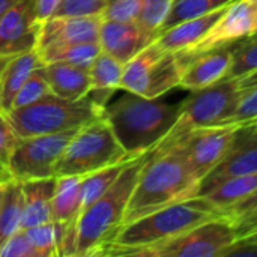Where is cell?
I'll list each match as a JSON object with an SVG mask.
<instances>
[{
    "label": "cell",
    "instance_id": "83f0119b",
    "mask_svg": "<svg viewBox=\"0 0 257 257\" xmlns=\"http://www.w3.org/2000/svg\"><path fill=\"white\" fill-rule=\"evenodd\" d=\"M24 232L36 251V257H60V245L66 232V226L47 221L27 227Z\"/></svg>",
    "mask_w": 257,
    "mask_h": 257
},
{
    "label": "cell",
    "instance_id": "7c38bea8",
    "mask_svg": "<svg viewBox=\"0 0 257 257\" xmlns=\"http://www.w3.org/2000/svg\"><path fill=\"white\" fill-rule=\"evenodd\" d=\"M257 33V0H233L227 5L209 32L191 48L184 50L190 57L224 44H233Z\"/></svg>",
    "mask_w": 257,
    "mask_h": 257
},
{
    "label": "cell",
    "instance_id": "f546056e",
    "mask_svg": "<svg viewBox=\"0 0 257 257\" xmlns=\"http://www.w3.org/2000/svg\"><path fill=\"white\" fill-rule=\"evenodd\" d=\"M233 0H175L173 6L170 9V14L161 29H169L181 21L202 17L206 14H211L214 11H218L227 5H230Z\"/></svg>",
    "mask_w": 257,
    "mask_h": 257
},
{
    "label": "cell",
    "instance_id": "d4e9b609",
    "mask_svg": "<svg viewBox=\"0 0 257 257\" xmlns=\"http://www.w3.org/2000/svg\"><path fill=\"white\" fill-rule=\"evenodd\" d=\"M99 41L92 42H72V44H60L47 48L38 50L41 60L44 63L51 62H63L81 68H90L98 54L101 53Z\"/></svg>",
    "mask_w": 257,
    "mask_h": 257
},
{
    "label": "cell",
    "instance_id": "277c9868",
    "mask_svg": "<svg viewBox=\"0 0 257 257\" xmlns=\"http://www.w3.org/2000/svg\"><path fill=\"white\" fill-rule=\"evenodd\" d=\"M148 152L133 158L111 187L77 218L74 257L101 256L123 223V215Z\"/></svg>",
    "mask_w": 257,
    "mask_h": 257
},
{
    "label": "cell",
    "instance_id": "4fadbf2b",
    "mask_svg": "<svg viewBox=\"0 0 257 257\" xmlns=\"http://www.w3.org/2000/svg\"><path fill=\"white\" fill-rule=\"evenodd\" d=\"M257 172V120L241 123L235 137L223 155L221 161L202 181L200 191H206L212 185L239 175Z\"/></svg>",
    "mask_w": 257,
    "mask_h": 257
},
{
    "label": "cell",
    "instance_id": "ab89813d",
    "mask_svg": "<svg viewBox=\"0 0 257 257\" xmlns=\"http://www.w3.org/2000/svg\"><path fill=\"white\" fill-rule=\"evenodd\" d=\"M60 3H62V0H30L35 17L39 23L53 17L56 14L57 8L60 6Z\"/></svg>",
    "mask_w": 257,
    "mask_h": 257
},
{
    "label": "cell",
    "instance_id": "f35d334b",
    "mask_svg": "<svg viewBox=\"0 0 257 257\" xmlns=\"http://www.w3.org/2000/svg\"><path fill=\"white\" fill-rule=\"evenodd\" d=\"M220 257H257V239L253 236L239 238L224 248Z\"/></svg>",
    "mask_w": 257,
    "mask_h": 257
},
{
    "label": "cell",
    "instance_id": "7a4b0ae2",
    "mask_svg": "<svg viewBox=\"0 0 257 257\" xmlns=\"http://www.w3.org/2000/svg\"><path fill=\"white\" fill-rule=\"evenodd\" d=\"M221 215L202 196H194L120 226L101 256L130 257L137 250L164 242Z\"/></svg>",
    "mask_w": 257,
    "mask_h": 257
},
{
    "label": "cell",
    "instance_id": "6da1fadb",
    "mask_svg": "<svg viewBox=\"0 0 257 257\" xmlns=\"http://www.w3.org/2000/svg\"><path fill=\"white\" fill-rule=\"evenodd\" d=\"M200 185L202 182L193 173L181 143L151 149L130 197L122 226L161 208L199 196Z\"/></svg>",
    "mask_w": 257,
    "mask_h": 257
},
{
    "label": "cell",
    "instance_id": "836d02e7",
    "mask_svg": "<svg viewBox=\"0 0 257 257\" xmlns=\"http://www.w3.org/2000/svg\"><path fill=\"white\" fill-rule=\"evenodd\" d=\"M17 140L18 134L9 123L8 117L0 113V182L14 181L9 170V161Z\"/></svg>",
    "mask_w": 257,
    "mask_h": 257
},
{
    "label": "cell",
    "instance_id": "5bb4252c",
    "mask_svg": "<svg viewBox=\"0 0 257 257\" xmlns=\"http://www.w3.org/2000/svg\"><path fill=\"white\" fill-rule=\"evenodd\" d=\"M39 24L30 0H18L0 15V59L36 50Z\"/></svg>",
    "mask_w": 257,
    "mask_h": 257
},
{
    "label": "cell",
    "instance_id": "8992f818",
    "mask_svg": "<svg viewBox=\"0 0 257 257\" xmlns=\"http://www.w3.org/2000/svg\"><path fill=\"white\" fill-rule=\"evenodd\" d=\"M128 158L134 157L125 152L102 114L75 131L54 166V176H84Z\"/></svg>",
    "mask_w": 257,
    "mask_h": 257
},
{
    "label": "cell",
    "instance_id": "7402d4cb",
    "mask_svg": "<svg viewBox=\"0 0 257 257\" xmlns=\"http://www.w3.org/2000/svg\"><path fill=\"white\" fill-rule=\"evenodd\" d=\"M44 72L51 93L60 98L80 99L89 95L90 75L87 68L63 62H51L44 63Z\"/></svg>",
    "mask_w": 257,
    "mask_h": 257
},
{
    "label": "cell",
    "instance_id": "2e32d148",
    "mask_svg": "<svg viewBox=\"0 0 257 257\" xmlns=\"http://www.w3.org/2000/svg\"><path fill=\"white\" fill-rule=\"evenodd\" d=\"M101 23V15H53L39 24L36 50L60 44L98 41Z\"/></svg>",
    "mask_w": 257,
    "mask_h": 257
},
{
    "label": "cell",
    "instance_id": "5b68a950",
    "mask_svg": "<svg viewBox=\"0 0 257 257\" xmlns=\"http://www.w3.org/2000/svg\"><path fill=\"white\" fill-rule=\"evenodd\" d=\"M102 114L104 107L89 95L80 99H66L48 93L30 105L11 110L6 117L18 137H29L78 130Z\"/></svg>",
    "mask_w": 257,
    "mask_h": 257
},
{
    "label": "cell",
    "instance_id": "d6a6232c",
    "mask_svg": "<svg viewBox=\"0 0 257 257\" xmlns=\"http://www.w3.org/2000/svg\"><path fill=\"white\" fill-rule=\"evenodd\" d=\"M48 93H51V90H50V86H48V81H47V77L44 72V65H41L30 74V77L26 80V83L18 90V93L14 99L12 110L30 105Z\"/></svg>",
    "mask_w": 257,
    "mask_h": 257
},
{
    "label": "cell",
    "instance_id": "b9f144b4",
    "mask_svg": "<svg viewBox=\"0 0 257 257\" xmlns=\"http://www.w3.org/2000/svg\"><path fill=\"white\" fill-rule=\"evenodd\" d=\"M18 0H0V15H3L9 8H12Z\"/></svg>",
    "mask_w": 257,
    "mask_h": 257
},
{
    "label": "cell",
    "instance_id": "60d3db41",
    "mask_svg": "<svg viewBox=\"0 0 257 257\" xmlns=\"http://www.w3.org/2000/svg\"><path fill=\"white\" fill-rule=\"evenodd\" d=\"M239 86H241L242 89L251 87V86H257V71L256 72H253V74H250V75H247V77L239 78Z\"/></svg>",
    "mask_w": 257,
    "mask_h": 257
},
{
    "label": "cell",
    "instance_id": "ffe728a7",
    "mask_svg": "<svg viewBox=\"0 0 257 257\" xmlns=\"http://www.w3.org/2000/svg\"><path fill=\"white\" fill-rule=\"evenodd\" d=\"M56 187V176L30 179L21 182L23 217L21 229L51 221V202Z\"/></svg>",
    "mask_w": 257,
    "mask_h": 257
},
{
    "label": "cell",
    "instance_id": "e575fe53",
    "mask_svg": "<svg viewBox=\"0 0 257 257\" xmlns=\"http://www.w3.org/2000/svg\"><path fill=\"white\" fill-rule=\"evenodd\" d=\"M142 3L143 0H108L101 14V18L122 23L137 21Z\"/></svg>",
    "mask_w": 257,
    "mask_h": 257
},
{
    "label": "cell",
    "instance_id": "9a60e30c",
    "mask_svg": "<svg viewBox=\"0 0 257 257\" xmlns=\"http://www.w3.org/2000/svg\"><path fill=\"white\" fill-rule=\"evenodd\" d=\"M84 176L66 175L56 178L51 202V221L66 226V232L60 245V256H74L75 223L81 208V182Z\"/></svg>",
    "mask_w": 257,
    "mask_h": 257
},
{
    "label": "cell",
    "instance_id": "ee69618b",
    "mask_svg": "<svg viewBox=\"0 0 257 257\" xmlns=\"http://www.w3.org/2000/svg\"><path fill=\"white\" fill-rule=\"evenodd\" d=\"M251 236H253V238H256V239H257V233H254V235H251Z\"/></svg>",
    "mask_w": 257,
    "mask_h": 257
},
{
    "label": "cell",
    "instance_id": "d590c367",
    "mask_svg": "<svg viewBox=\"0 0 257 257\" xmlns=\"http://www.w3.org/2000/svg\"><path fill=\"white\" fill-rule=\"evenodd\" d=\"M257 120V86L242 89L236 108L224 123H245Z\"/></svg>",
    "mask_w": 257,
    "mask_h": 257
},
{
    "label": "cell",
    "instance_id": "ac0fdd59",
    "mask_svg": "<svg viewBox=\"0 0 257 257\" xmlns=\"http://www.w3.org/2000/svg\"><path fill=\"white\" fill-rule=\"evenodd\" d=\"M157 38L148 35L137 21L122 23L102 20L99 29V44L101 50L122 63L133 59L140 50L154 42Z\"/></svg>",
    "mask_w": 257,
    "mask_h": 257
},
{
    "label": "cell",
    "instance_id": "e0dca14e",
    "mask_svg": "<svg viewBox=\"0 0 257 257\" xmlns=\"http://www.w3.org/2000/svg\"><path fill=\"white\" fill-rule=\"evenodd\" d=\"M233 47L235 42L224 44L197 54L188 63L179 87L194 92L224 80L232 65Z\"/></svg>",
    "mask_w": 257,
    "mask_h": 257
},
{
    "label": "cell",
    "instance_id": "4dcf8cb0",
    "mask_svg": "<svg viewBox=\"0 0 257 257\" xmlns=\"http://www.w3.org/2000/svg\"><path fill=\"white\" fill-rule=\"evenodd\" d=\"M257 71V33L235 42L233 57L226 78H242Z\"/></svg>",
    "mask_w": 257,
    "mask_h": 257
},
{
    "label": "cell",
    "instance_id": "484cf974",
    "mask_svg": "<svg viewBox=\"0 0 257 257\" xmlns=\"http://www.w3.org/2000/svg\"><path fill=\"white\" fill-rule=\"evenodd\" d=\"M23 217V188L21 182L9 181L0 206V247L8 238L21 229Z\"/></svg>",
    "mask_w": 257,
    "mask_h": 257
},
{
    "label": "cell",
    "instance_id": "52a82bcc",
    "mask_svg": "<svg viewBox=\"0 0 257 257\" xmlns=\"http://www.w3.org/2000/svg\"><path fill=\"white\" fill-rule=\"evenodd\" d=\"M191 60L185 51H166L154 41L125 63L120 89L146 98H161L181 84Z\"/></svg>",
    "mask_w": 257,
    "mask_h": 257
},
{
    "label": "cell",
    "instance_id": "cb8c5ba5",
    "mask_svg": "<svg viewBox=\"0 0 257 257\" xmlns=\"http://www.w3.org/2000/svg\"><path fill=\"white\" fill-rule=\"evenodd\" d=\"M257 190V172L248 175H239L229 179H224L206 191H203L202 196L209 205H212L218 212L224 214L230 206L251 194Z\"/></svg>",
    "mask_w": 257,
    "mask_h": 257
},
{
    "label": "cell",
    "instance_id": "603a6c76",
    "mask_svg": "<svg viewBox=\"0 0 257 257\" xmlns=\"http://www.w3.org/2000/svg\"><path fill=\"white\" fill-rule=\"evenodd\" d=\"M125 63L119 62L113 56L101 51L92 66L89 68L90 90L89 96L101 107L107 105L113 92L120 89Z\"/></svg>",
    "mask_w": 257,
    "mask_h": 257
},
{
    "label": "cell",
    "instance_id": "9c48e42d",
    "mask_svg": "<svg viewBox=\"0 0 257 257\" xmlns=\"http://www.w3.org/2000/svg\"><path fill=\"white\" fill-rule=\"evenodd\" d=\"M236 239L233 226L221 215L164 242L137 250L130 257H220Z\"/></svg>",
    "mask_w": 257,
    "mask_h": 257
},
{
    "label": "cell",
    "instance_id": "ba28073f",
    "mask_svg": "<svg viewBox=\"0 0 257 257\" xmlns=\"http://www.w3.org/2000/svg\"><path fill=\"white\" fill-rule=\"evenodd\" d=\"M241 93L242 87L238 78H224L212 86L191 92L181 102L175 125L155 148H167L194 128L224 123L236 108Z\"/></svg>",
    "mask_w": 257,
    "mask_h": 257
},
{
    "label": "cell",
    "instance_id": "74e56055",
    "mask_svg": "<svg viewBox=\"0 0 257 257\" xmlns=\"http://www.w3.org/2000/svg\"><path fill=\"white\" fill-rule=\"evenodd\" d=\"M0 257H36V251L30 244L24 229L17 230L0 247Z\"/></svg>",
    "mask_w": 257,
    "mask_h": 257
},
{
    "label": "cell",
    "instance_id": "30bf717a",
    "mask_svg": "<svg viewBox=\"0 0 257 257\" xmlns=\"http://www.w3.org/2000/svg\"><path fill=\"white\" fill-rule=\"evenodd\" d=\"M75 131L18 137L9 161L12 179L24 182L54 176V166Z\"/></svg>",
    "mask_w": 257,
    "mask_h": 257
},
{
    "label": "cell",
    "instance_id": "4316f807",
    "mask_svg": "<svg viewBox=\"0 0 257 257\" xmlns=\"http://www.w3.org/2000/svg\"><path fill=\"white\" fill-rule=\"evenodd\" d=\"M136 158V157H134ZM133 158L119 161L116 164L107 166L101 170H96L93 173H89L83 178L81 182V208H80V214L90 206L98 197H101L110 187L111 184L116 181V178L120 175V172L125 169V166L131 161Z\"/></svg>",
    "mask_w": 257,
    "mask_h": 257
},
{
    "label": "cell",
    "instance_id": "d6986e66",
    "mask_svg": "<svg viewBox=\"0 0 257 257\" xmlns=\"http://www.w3.org/2000/svg\"><path fill=\"white\" fill-rule=\"evenodd\" d=\"M41 65H44V62L38 50L0 59V113L6 116L12 110L18 90Z\"/></svg>",
    "mask_w": 257,
    "mask_h": 257
},
{
    "label": "cell",
    "instance_id": "f1b7e54d",
    "mask_svg": "<svg viewBox=\"0 0 257 257\" xmlns=\"http://www.w3.org/2000/svg\"><path fill=\"white\" fill-rule=\"evenodd\" d=\"M223 215L233 226L238 239L257 233V190L230 206Z\"/></svg>",
    "mask_w": 257,
    "mask_h": 257
},
{
    "label": "cell",
    "instance_id": "7bdbcfd3",
    "mask_svg": "<svg viewBox=\"0 0 257 257\" xmlns=\"http://www.w3.org/2000/svg\"><path fill=\"white\" fill-rule=\"evenodd\" d=\"M6 184H8V182H0V206H2L3 197H5V190H6Z\"/></svg>",
    "mask_w": 257,
    "mask_h": 257
},
{
    "label": "cell",
    "instance_id": "3957f363",
    "mask_svg": "<svg viewBox=\"0 0 257 257\" xmlns=\"http://www.w3.org/2000/svg\"><path fill=\"white\" fill-rule=\"evenodd\" d=\"M181 104L126 92L104 107V114L125 152L139 157L154 149L179 116Z\"/></svg>",
    "mask_w": 257,
    "mask_h": 257
},
{
    "label": "cell",
    "instance_id": "1f68e13d",
    "mask_svg": "<svg viewBox=\"0 0 257 257\" xmlns=\"http://www.w3.org/2000/svg\"><path fill=\"white\" fill-rule=\"evenodd\" d=\"M175 0H143L140 15L137 18L139 26L151 36L158 38L161 29L170 14Z\"/></svg>",
    "mask_w": 257,
    "mask_h": 257
},
{
    "label": "cell",
    "instance_id": "8fae6325",
    "mask_svg": "<svg viewBox=\"0 0 257 257\" xmlns=\"http://www.w3.org/2000/svg\"><path fill=\"white\" fill-rule=\"evenodd\" d=\"M239 125L241 123H217L199 126L175 142L181 143L184 148L193 173L200 182L221 161Z\"/></svg>",
    "mask_w": 257,
    "mask_h": 257
},
{
    "label": "cell",
    "instance_id": "44dd1931",
    "mask_svg": "<svg viewBox=\"0 0 257 257\" xmlns=\"http://www.w3.org/2000/svg\"><path fill=\"white\" fill-rule=\"evenodd\" d=\"M226 8V6H224ZM224 8L214 11L211 14L190 18L181 21L169 29H164L155 39L161 48L166 51H184L194 47L212 27V24L220 18Z\"/></svg>",
    "mask_w": 257,
    "mask_h": 257
},
{
    "label": "cell",
    "instance_id": "8d00e7d4",
    "mask_svg": "<svg viewBox=\"0 0 257 257\" xmlns=\"http://www.w3.org/2000/svg\"><path fill=\"white\" fill-rule=\"evenodd\" d=\"M108 0H62L54 15L87 17L101 15Z\"/></svg>",
    "mask_w": 257,
    "mask_h": 257
}]
</instances>
